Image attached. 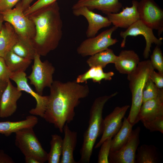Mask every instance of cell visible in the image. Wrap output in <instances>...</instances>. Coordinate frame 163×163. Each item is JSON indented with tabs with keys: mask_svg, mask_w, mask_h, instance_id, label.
<instances>
[{
	"mask_svg": "<svg viewBox=\"0 0 163 163\" xmlns=\"http://www.w3.org/2000/svg\"><path fill=\"white\" fill-rule=\"evenodd\" d=\"M162 116H163V90L156 98L142 103L138 120L148 121Z\"/></svg>",
	"mask_w": 163,
	"mask_h": 163,
	"instance_id": "17",
	"label": "cell"
},
{
	"mask_svg": "<svg viewBox=\"0 0 163 163\" xmlns=\"http://www.w3.org/2000/svg\"><path fill=\"white\" fill-rule=\"evenodd\" d=\"M154 70L150 60L140 61L136 69L127 75L132 94V104L127 118L133 126L138 122L139 112L142 104V94L145 84Z\"/></svg>",
	"mask_w": 163,
	"mask_h": 163,
	"instance_id": "4",
	"label": "cell"
},
{
	"mask_svg": "<svg viewBox=\"0 0 163 163\" xmlns=\"http://www.w3.org/2000/svg\"><path fill=\"white\" fill-rule=\"evenodd\" d=\"M38 122V118L32 115L28 116L25 120L20 121L0 122V134L8 136L24 128H33Z\"/></svg>",
	"mask_w": 163,
	"mask_h": 163,
	"instance_id": "22",
	"label": "cell"
},
{
	"mask_svg": "<svg viewBox=\"0 0 163 163\" xmlns=\"http://www.w3.org/2000/svg\"><path fill=\"white\" fill-rule=\"evenodd\" d=\"M64 137L62 139V157L60 163H77L74 158L73 152L76 145L77 133L72 131L68 124L63 127Z\"/></svg>",
	"mask_w": 163,
	"mask_h": 163,
	"instance_id": "20",
	"label": "cell"
},
{
	"mask_svg": "<svg viewBox=\"0 0 163 163\" xmlns=\"http://www.w3.org/2000/svg\"><path fill=\"white\" fill-rule=\"evenodd\" d=\"M103 69L98 66L90 67L85 73L79 75L75 80L79 83H86L88 80H91L94 82L100 83L102 80H111L114 73L112 71L105 72Z\"/></svg>",
	"mask_w": 163,
	"mask_h": 163,
	"instance_id": "23",
	"label": "cell"
},
{
	"mask_svg": "<svg viewBox=\"0 0 163 163\" xmlns=\"http://www.w3.org/2000/svg\"><path fill=\"white\" fill-rule=\"evenodd\" d=\"M117 28L113 26L96 37L88 38L84 40L77 49L78 53L83 57L91 56L114 45L118 41L116 38H112V35Z\"/></svg>",
	"mask_w": 163,
	"mask_h": 163,
	"instance_id": "8",
	"label": "cell"
},
{
	"mask_svg": "<svg viewBox=\"0 0 163 163\" xmlns=\"http://www.w3.org/2000/svg\"><path fill=\"white\" fill-rule=\"evenodd\" d=\"M139 20L160 37L163 31V10L154 0H141L137 6Z\"/></svg>",
	"mask_w": 163,
	"mask_h": 163,
	"instance_id": "9",
	"label": "cell"
},
{
	"mask_svg": "<svg viewBox=\"0 0 163 163\" xmlns=\"http://www.w3.org/2000/svg\"><path fill=\"white\" fill-rule=\"evenodd\" d=\"M62 139L59 135H51L50 149L48 153L47 161L49 163H59L62 150Z\"/></svg>",
	"mask_w": 163,
	"mask_h": 163,
	"instance_id": "29",
	"label": "cell"
},
{
	"mask_svg": "<svg viewBox=\"0 0 163 163\" xmlns=\"http://www.w3.org/2000/svg\"><path fill=\"white\" fill-rule=\"evenodd\" d=\"M0 13L4 21L12 26L19 37L31 41L35 34V26L32 20L24 14L21 1L14 8L0 12Z\"/></svg>",
	"mask_w": 163,
	"mask_h": 163,
	"instance_id": "5",
	"label": "cell"
},
{
	"mask_svg": "<svg viewBox=\"0 0 163 163\" xmlns=\"http://www.w3.org/2000/svg\"><path fill=\"white\" fill-rule=\"evenodd\" d=\"M144 126L151 132L159 131L163 133V116L148 120H141Z\"/></svg>",
	"mask_w": 163,
	"mask_h": 163,
	"instance_id": "33",
	"label": "cell"
},
{
	"mask_svg": "<svg viewBox=\"0 0 163 163\" xmlns=\"http://www.w3.org/2000/svg\"><path fill=\"white\" fill-rule=\"evenodd\" d=\"M151 62L154 69L163 73V56L159 46H156L150 56Z\"/></svg>",
	"mask_w": 163,
	"mask_h": 163,
	"instance_id": "31",
	"label": "cell"
},
{
	"mask_svg": "<svg viewBox=\"0 0 163 163\" xmlns=\"http://www.w3.org/2000/svg\"><path fill=\"white\" fill-rule=\"evenodd\" d=\"M4 20L3 19L2 15L0 13V31L3 24Z\"/></svg>",
	"mask_w": 163,
	"mask_h": 163,
	"instance_id": "42",
	"label": "cell"
},
{
	"mask_svg": "<svg viewBox=\"0 0 163 163\" xmlns=\"http://www.w3.org/2000/svg\"><path fill=\"white\" fill-rule=\"evenodd\" d=\"M137 150L136 163H156L159 161L157 148L154 145H142Z\"/></svg>",
	"mask_w": 163,
	"mask_h": 163,
	"instance_id": "27",
	"label": "cell"
},
{
	"mask_svg": "<svg viewBox=\"0 0 163 163\" xmlns=\"http://www.w3.org/2000/svg\"><path fill=\"white\" fill-rule=\"evenodd\" d=\"M163 88H159L149 78L144 87L142 94V103L157 97Z\"/></svg>",
	"mask_w": 163,
	"mask_h": 163,
	"instance_id": "30",
	"label": "cell"
},
{
	"mask_svg": "<svg viewBox=\"0 0 163 163\" xmlns=\"http://www.w3.org/2000/svg\"><path fill=\"white\" fill-rule=\"evenodd\" d=\"M83 6L92 11L100 10L107 14L118 12L122 5L119 0H79L73 5L72 9Z\"/></svg>",
	"mask_w": 163,
	"mask_h": 163,
	"instance_id": "18",
	"label": "cell"
},
{
	"mask_svg": "<svg viewBox=\"0 0 163 163\" xmlns=\"http://www.w3.org/2000/svg\"><path fill=\"white\" fill-rule=\"evenodd\" d=\"M130 107L129 105L117 107L103 119L102 135L100 140L95 145V148L100 147L106 139L112 138L118 132L122 125V120Z\"/></svg>",
	"mask_w": 163,
	"mask_h": 163,
	"instance_id": "13",
	"label": "cell"
},
{
	"mask_svg": "<svg viewBox=\"0 0 163 163\" xmlns=\"http://www.w3.org/2000/svg\"><path fill=\"white\" fill-rule=\"evenodd\" d=\"M22 0H0V12L12 8Z\"/></svg>",
	"mask_w": 163,
	"mask_h": 163,
	"instance_id": "37",
	"label": "cell"
},
{
	"mask_svg": "<svg viewBox=\"0 0 163 163\" xmlns=\"http://www.w3.org/2000/svg\"><path fill=\"white\" fill-rule=\"evenodd\" d=\"M28 16L35 27L32 44L37 54L45 56L57 48L62 35V21L58 3L56 1Z\"/></svg>",
	"mask_w": 163,
	"mask_h": 163,
	"instance_id": "2",
	"label": "cell"
},
{
	"mask_svg": "<svg viewBox=\"0 0 163 163\" xmlns=\"http://www.w3.org/2000/svg\"><path fill=\"white\" fill-rule=\"evenodd\" d=\"M12 158L2 149L0 150V163H14Z\"/></svg>",
	"mask_w": 163,
	"mask_h": 163,
	"instance_id": "38",
	"label": "cell"
},
{
	"mask_svg": "<svg viewBox=\"0 0 163 163\" xmlns=\"http://www.w3.org/2000/svg\"><path fill=\"white\" fill-rule=\"evenodd\" d=\"M15 133V145L25 156H34L41 163L47 161L48 153L42 147L33 128H24Z\"/></svg>",
	"mask_w": 163,
	"mask_h": 163,
	"instance_id": "6",
	"label": "cell"
},
{
	"mask_svg": "<svg viewBox=\"0 0 163 163\" xmlns=\"http://www.w3.org/2000/svg\"><path fill=\"white\" fill-rule=\"evenodd\" d=\"M24 159L26 163H41L38 159L32 156H25Z\"/></svg>",
	"mask_w": 163,
	"mask_h": 163,
	"instance_id": "39",
	"label": "cell"
},
{
	"mask_svg": "<svg viewBox=\"0 0 163 163\" xmlns=\"http://www.w3.org/2000/svg\"><path fill=\"white\" fill-rule=\"evenodd\" d=\"M120 35L123 38L120 44L121 48L125 46L127 36H143L146 42L145 46L143 53V56L145 59H147L149 56L152 44H155L159 46L162 44L163 38H158L154 34L153 29L147 26L140 20L133 24L125 31H121Z\"/></svg>",
	"mask_w": 163,
	"mask_h": 163,
	"instance_id": "10",
	"label": "cell"
},
{
	"mask_svg": "<svg viewBox=\"0 0 163 163\" xmlns=\"http://www.w3.org/2000/svg\"><path fill=\"white\" fill-rule=\"evenodd\" d=\"M10 79L16 84L18 90L29 94L35 99L37 103L36 106L34 108L29 110V113L32 115L38 116L43 118L47 104L48 96L40 95L33 90L27 82L25 72L12 73Z\"/></svg>",
	"mask_w": 163,
	"mask_h": 163,
	"instance_id": "12",
	"label": "cell"
},
{
	"mask_svg": "<svg viewBox=\"0 0 163 163\" xmlns=\"http://www.w3.org/2000/svg\"><path fill=\"white\" fill-rule=\"evenodd\" d=\"M57 1V0H38L24 11V14L28 16L33 13Z\"/></svg>",
	"mask_w": 163,
	"mask_h": 163,
	"instance_id": "34",
	"label": "cell"
},
{
	"mask_svg": "<svg viewBox=\"0 0 163 163\" xmlns=\"http://www.w3.org/2000/svg\"><path fill=\"white\" fill-rule=\"evenodd\" d=\"M117 94L116 92L109 95L100 96L94 101L90 111L88 126L83 135L80 151L81 157L78 163L89 162L96 141L102 133V113L104 105L110 99Z\"/></svg>",
	"mask_w": 163,
	"mask_h": 163,
	"instance_id": "3",
	"label": "cell"
},
{
	"mask_svg": "<svg viewBox=\"0 0 163 163\" xmlns=\"http://www.w3.org/2000/svg\"><path fill=\"white\" fill-rule=\"evenodd\" d=\"M8 82L0 81V103L2 94L6 88Z\"/></svg>",
	"mask_w": 163,
	"mask_h": 163,
	"instance_id": "41",
	"label": "cell"
},
{
	"mask_svg": "<svg viewBox=\"0 0 163 163\" xmlns=\"http://www.w3.org/2000/svg\"><path fill=\"white\" fill-rule=\"evenodd\" d=\"M22 92L14 86L10 80L1 97L0 103V117L5 118L12 115L17 109V102Z\"/></svg>",
	"mask_w": 163,
	"mask_h": 163,
	"instance_id": "15",
	"label": "cell"
},
{
	"mask_svg": "<svg viewBox=\"0 0 163 163\" xmlns=\"http://www.w3.org/2000/svg\"><path fill=\"white\" fill-rule=\"evenodd\" d=\"M112 138L106 139L102 144L98 156V163H109V156L110 152Z\"/></svg>",
	"mask_w": 163,
	"mask_h": 163,
	"instance_id": "32",
	"label": "cell"
},
{
	"mask_svg": "<svg viewBox=\"0 0 163 163\" xmlns=\"http://www.w3.org/2000/svg\"><path fill=\"white\" fill-rule=\"evenodd\" d=\"M138 3L136 0H133L131 7L123 8L120 12L108 14L107 17L113 26L127 29L139 20L137 10Z\"/></svg>",
	"mask_w": 163,
	"mask_h": 163,
	"instance_id": "16",
	"label": "cell"
},
{
	"mask_svg": "<svg viewBox=\"0 0 163 163\" xmlns=\"http://www.w3.org/2000/svg\"><path fill=\"white\" fill-rule=\"evenodd\" d=\"M40 56L36 53L34 59L31 73L27 77L29 79L30 84L34 86L36 92L43 95L44 88H50L54 81L53 75L55 68L48 60L42 62Z\"/></svg>",
	"mask_w": 163,
	"mask_h": 163,
	"instance_id": "7",
	"label": "cell"
},
{
	"mask_svg": "<svg viewBox=\"0 0 163 163\" xmlns=\"http://www.w3.org/2000/svg\"><path fill=\"white\" fill-rule=\"evenodd\" d=\"M133 126L127 118H124L121 127L112 140L110 152L118 150L127 142L132 133Z\"/></svg>",
	"mask_w": 163,
	"mask_h": 163,
	"instance_id": "24",
	"label": "cell"
},
{
	"mask_svg": "<svg viewBox=\"0 0 163 163\" xmlns=\"http://www.w3.org/2000/svg\"><path fill=\"white\" fill-rule=\"evenodd\" d=\"M150 78L158 88H163V73L156 72L154 70Z\"/></svg>",
	"mask_w": 163,
	"mask_h": 163,
	"instance_id": "36",
	"label": "cell"
},
{
	"mask_svg": "<svg viewBox=\"0 0 163 163\" xmlns=\"http://www.w3.org/2000/svg\"><path fill=\"white\" fill-rule=\"evenodd\" d=\"M117 57L113 50L108 48L91 56L86 62L90 67L98 66L103 69L108 64H114Z\"/></svg>",
	"mask_w": 163,
	"mask_h": 163,
	"instance_id": "25",
	"label": "cell"
},
{
	"mask_svg": "<svg viewBox=\"0 0 163 163\" xmlns=\"http://www.w3.org/2000/svg\"><path fill=\"white\" fill-rule=\"evenodd\" d=\"M12 73L7 66L4 58L0 56V81L8 82Z\"/></svg>",
	"mask_w": 163,
	"mask_h": 163,
	"instance_id": "35",
	"label": "cell"
},
{
	"mask_svg": "<svg viewBox=\"0 0 163 163\" xmlns=\"http://www.w3.org/2000/svg\"><path fill=\"white\" fill-rule=\"evenodd\" d=\"M139 62V56L134 50H124L117 56L114 64L119 73L127 75L136 69Z\"/></svg>",
	"mask_w": 163,
	"mask_h": 163,
	"instance_id": "19",
	"label": "cell"
},
{
	"mask_svg": "<svg viewBox=\"0 0 163 163\" xmlns=\"http://www.w3.org/2000/svg\"><path fill=\"white\" fill-rule=\"evenodd\" d=\"M140 127H137L133 130L128 141L121 148L114 152H110L109 163H136V152L140 143Z\"/></svg>",
	"mask_w": 163,
	"mask_h": 163,
	"instance_id": "11",
	"label": "cell"
},
{
	"mask_svg": "<svg viewBox=\"0 0 163 163\" xmlns=\"http://www.w3.org/2000/svg\"><path fill=\"white\" fill-rule=\"evenodd\" d=\"M34 0H22L21 2L23 10L25 11L30 6L31 3Z\"/></svg>",
	"mask_w": 163,
	"mask_h": 163,
	"instance_id": "40",
	"label": "cell"
},
{
	"mask_svg": "<svg viewBox=\"0 0 163 163\" xmlns=\"http://www.w3.org/2000/svg\"><path fill=\"white\" fill-rule=\"evenodd\" d=\"M11 50L19 56L31 60H34L37 53L31 41L25 40L19 37L18 41Z\"/></svg>",
	"mask_w": 163,
	"mask_h": 163,
	"instance_id": "28",
	"label": "cell"
},
{
	"mask_svg": "<svg viewBox=\"0 0 163 163\" xmlns=\"http://www.w3.org/2000/svg\"><path fill=\"white\" fill-rule=\"evenodd\" d=\"M76 80L63 82L53 81L50 87V93L43 118L53 124L61 133L63 127L74 119L75 108L80 99L88 96L89 88L87 84L82 85Z\"/></svg>",
	"mask_w": 163,
	"mask_h": 163,
	"instance_id": "1",
	"label": "cell"
},
{
	"mask_svg": "<svg viewBox=\"0 0 163 163\" xmlns=\"http://www.w3.org/2000/svg\"><path fill=\"white\" fill-rule=\"evenodd\" d=\"M72 13L76 16H84L87 20L88 26L86 35L88 38L95 37L100 30L112 24L107 17L95 13L85 6L73 9Z\"/></svg>",
	"mask_w": 163,
	"mask_h": 163,
	"instance_id": "14",
	"label": "cell"
},
{
	"mask_svg": "<svg viewBox=\"0 0 163 163\" xmlns=\"http://www.w3.org/2000/svg\"><path fill=\"white\" fill-rule=\"evenodd\" d=\"M6 64L12 73L25 71L31 63L32 60L21 57L11 50L4 57Z\"/></svg>",
	"mask_w": 163,
	"mask_h": 163,
	"instance_id": "26",
	"label": "cell"
},
{
	"mask_svg": "<svg viewBox=\"0 0 163 163\" xmlns=\"http://www.w3.org/2000/svg\"><path fill=\"white\" fill-rule=\"evenodd\" d=\"M18 36L12 26L6 22L0 31V56L4 58L18 41Z\"/></svg>",
	"mask_w": 163,
	"mask_h": 163,
	"instance_id": "21",
	"label": "cell"
}]
</instances>
